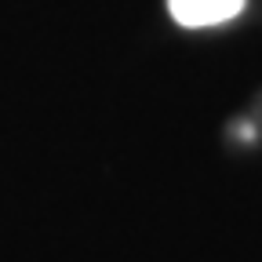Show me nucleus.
Masks as SVG:
<instances>
[{
  "label": "nucleus",
  "mask_w": 262,
  "mask_h": 262,
  "mask_svg": "<svg viewBox=\"0 0 262 262\" xmlns=\"http://www.w3.org/2000/svg\"><path fill=\"white\" fill-rule=\"evenodd\" d=\"M168 8L179 26L204 29V26H219V22H229L233 15H241L244 0H168Z\"/></svg>",
  "instance_id": "obj_1"
}]
</instances>
